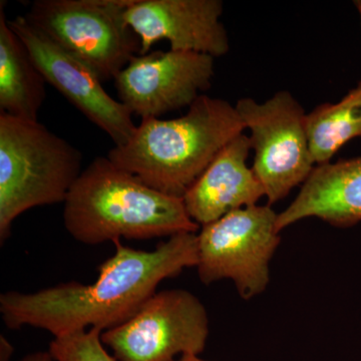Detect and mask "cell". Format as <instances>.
<instances>
[{"mask_svg":"<svg viewBox=\"0 0 361 361\" xmlns=\"http://www.w3.org/2000/svg\"><path fill=\"white\" fill-rule=\"evenodd\" d=\"M116 252L99 266L92 284L68 282L42 290L9 291L0 296V312L9 329L25 325L54 337L78 330H106L130 319L156 293L164 280L198 263L197 233H179L153 251L135 250L113 242Z\"/></svg>","mask_w":361,"mask_h":361,"instance_id":"6da1fadb","label":"cell"},{"mask_svg":"<svg viewBox=\"0 0 361 361\" xmlns=\"http://www.w3.org/2000/svg\"><path fill=\"white\" fill-rule=\"evenodd\" d=\"M245 127L225 99L202 94L184 116L142 120L127 144L108 158L156 191L183 199L218 154Z\"/></svg>","mask_w":361,"mask_h":361,"instance_id":"7a4b0ae2","label":"cell"},{"mask_svg":"<svg viewBox=\"0 0 361 361\" xmlns=\"http://www.w3.org/2000/svg\"><path fill=\"white\" fill-rule=\"evenodd\" d=\"M63 222L73 239L92 246L197 233L200 228L183 199L156 191L108 156L97 157L82 171L66 197Z\"/></svg>","mask_w":361,"mask_h":361,"instance_id":"3957f363","label":"cell"},{"mask_svg":"<svg viewBox=\"0 0 361 361\" xmlns=\"http://www.w3.org/2000/svg\"><path fill=\"white\" fill-rule=\"evenodd\" d=\"M80 149L39 121L0 111V242L35 207L65 203L82 174Z\"/></svg>","mask_w":361,"mask_h":361,"instance_id":"277c9868","label":"cell"},{"mask_svg":"<svg viewBox=\"0 0 361 361\" xmlns=\"http://www.w3.org/2000/svg\"><path fill=\"white\" fill-rule=\"evenodd\" d=\"M133 0H37L25 18L33 30L80 59L102 82L116 78L134 56L139 37L125 18Z\"/></svg>","mask_w":361,"mask_h":361,"instance_id":"5b68a950","label":"cell"},{"mask_svg":"<svg viewBox=\"0 0 361 361\" xmlns=\"http://www.w3.org/2000/svg\"><path fill=\"white\" fill-rule=\"evenodd\" d=\"M278 214L271 206H249L202 226L199 278L205 285L229 279L244 300L260 295L270 282V262L279 247Z\"/></svg>","mask_w":361,"mask_h":361,"instance_id":"8992f818","label":"cell"},{"mask_svg":"<svg viewBox=\"0 0 361 361\" xmlns=\"http://www.w3.org/2000/svg\"><path fill=\"white\" fill-rule=\"evenodd\" d=\"M235 109L250 130L255 153L251 168L271 206L303 184L315 168L306 135V114L287 90L262 104L248 97L239 99Z\"/></svg>","mask_w":361,"mask_h":361,"instance_id":"52a82bcc","label":"cell"},{"mask_svg":"<svg viewBox=\"0 0 361 361\" xmlns=\"http://www.w3.org/2000/svg\"><path fill=\"white\" fill-rule=\"evenodd\" d=\"M209 332L200 299L184 289H171L156 292L128 322L101 337L118 361H173L200 355Z\"/></svg>","mask_w":361,"mask_h":361,"instance_id":"ba28073f","label":"cell"},{"mask_svg":"<svg viewBox=\"0 0 361 361\" xmlns=\"http://www.w3.org/2000/svg\"><path fill=\"white\" fill-rule=\"evenodd\" d=\"M214 59L172 49L134 56L115 78L120 102L142 120L190 106L210 89Z\"/></svg>","mask_w":361,"mask_h":361,"instance_id":"9c48e42d","label":"cell"},{"mask_svg":"<svg viewBox=\"0 0 361 361\" xmlns=\"http://www.w3.org/2000/svg\"><path fill=\"white\" fill-rule=\"evenodd\" d=\"M8 23L25 42L47 84L104 130L116 147L130 141L137 129L132 111L106 92L92 68L33 30L25 16H18Z\"/></svg>","mask_w":361,"mask_h":361,"instance_id":"30bf717a","label":"cell"},{"mask_svg":"<svg viewBox=\"0 0 361 361\" xmlns=\"http://www.w3.org/2000/svg\"><path fill=\"white\" fill-rule=\"evenodd\" d=\"M222 14L221 0H133L125 18L141 40V56L166 39L172 51L218 58L230 49Z\"/></svg>","mask_w":361,"mask_h":361,"instance_id":"8fae6325","label":"cell"},{"mask_svg":"<svg viewBox=\"0 0 361 361\" xmlns=\"http://www.w3.org/2000/svg\"><path fill=\"white\" fill-rule=\"evenodd\" d=\"M250 149L249 135L235 137L188 190L183 202L197 224H210L265 197L262 185L247 166Z\"/></svg>","mask_w":361,"mask_h":361,"instance_id":"7c38bea8","label":"cell"},{"mask_svg":"<svg viewBox=\"0 0 361 361\" xmlns=\"http://www.w3.org/2000/svg\"><path fill=\"white\" fill-rule=\"evenodd\" d=\"M310 217L341 228L361 222V157L315 166L295 200L278 214V230Z\"/></svg>","mask_w":361,"mask_h":361,"instance_id":"4fadbf2b","label":"cell"},{"mask_svg":"<svg viewBox=\"0 0 361 361\" xmlns=\"http://www.w3.org/2000/svg\"><path fill=\"white\" fill-rule=\"evenodd\" d=\"M0 4V111L37 121L44 103L45 84L30 51L11 30Z\"/></svg>","mask_w":361,"mask_h":361,"instance_id":"5bb4252c","label":"cell"},{"mask_svg":"<svg viewBox=\"0 0 361 361\" xmlns=\"http://www.w3.org/2000/svg\"><path fill=\"white\" fill-rule=\"evenodd\" d=\"M305 129L316 166L329 163L346 142L361 137V82L336 104H323L305 116Z\"/></svg>","mask_w":361,"mask_h":361,"instance_id":"9a60e30c","label":"cell"},{"mask_svg":"<svg viewBox=\"0 0 361 361\" xmlns=\"http://www.w3.org/2000/svg\"><path fill=\"white\" fill-rule=\"evenodd\" d=\"M103 330H78L54 337L49 353L54 361H118L104 348Z\"/></svg>","mask_w":361,"mask_h":361,"instance_id":"2e32d148","label":"cell"},{"mask_svg":"<svg viewBox=\"0 0 361 361\" xmlns=\"http://www.w3.org/2000/svg\"><path fill=\"white\" fill-rule=\"evenodd\" d=\"M13 355V348L4 336H0V361H9Z\"/></svg>","mask_w":361,"mask_h":361,"instance_id":"e0dca14e","label":"cell"},{"mask_svg":"<svg viewBox=\"0 0 361 361\" xmlns=\"http://www.w3.org/2000/svg\"><path fill=\"white\" fill-rule=\"evenodd\" d=\"M20 361H54L49 351H37L26 355Z\"/></svg>","mask_w":361,"mask_h":361,"instance_id":"ac0fdd59","label":"cell"},{"mask_svg":"<svg viewBox=\"0 0 361 361\" xmlns=\"http://www.w3.org/2000/svg\"><path fill=\"white\" fill-rule=\"evenodd\" d=\"M173 361H209L205 360H202V358L199 357V355H186L180 356L177 360Z\"/></svg>","mask_w":361,"mask_h":361,"instance_id":"d6986e66","label":"cell"},{"mask_svg":"<svg viewBox=\"0 0 361 361\" xmlns=\"http://www.w3.org/2000/svg\"><path fill=\"white\" fill-rule=\"evenodd\" d=\"M356 7H357L358 13H360V20H361V0H358V1L355 2Z\"/></svg>","mask_w":361,"mask_h":361,"instance_id":"ffe728a7","label":"cell"}]
</instances>
